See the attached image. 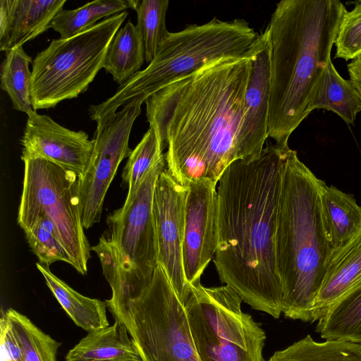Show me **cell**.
Wrapping results in <instances>:
<instances>
[{"instance_id":"f1b7e54d","label":"cell","mask_w":361,"mask_h":361,"mask_svg":"<svg viewBox=\"0 0 361 361\" xmlns=\"http://www.w3.org/2000/svg\"><path fill=\"white\" fill-rule=\"evenodd\" d=\"M168 0H137L134 10L137 13L136 27L144 42L145 61L149 63L169 32L166 27Z\"/></svg>"},{"instance_id":"277c9868","label":"cell","mask_w":361,"mask_h":361,"mask_svg":"<svg viewBox=\"0 0 361 361\" xmlns=\"http://www.w3.org/2000/svg\"><path fill=\"white\" fill-rule=\"evenodd\" d=\"M322 181L290 148L278 204L276 264L282 288V314L304 322H314V301L333 253L322 220Z\"/></svg>"},{"instance_id":"4316f807","label":"cell","mask_w":361,"mask_h":361,"mask_svg":"<svg viewBox=\"0 0 361 361\" xmlns=\"http://www.w3.org/2000/svg\"><path fill=\"white\" fill-rule=\"evenodd\" d=\"M164 149L155 128L149 126L132 151L123 168L122 179L128 185V193L123 204L131 202L149 171L165 157Z\"/></svg>"},{"instance_id":"e0dca14e","label":"cell","mask_w":361,"mask_h":361,"mask_svg":"<svg viewBox=\"0 0 361 361\" xmlns=\"http://www.w3.org/2000/svg\"><path fill=\"white\" fill-rule=\"evenodd\" d=\"M361 287V230L343 247L334 253L316 297L313 320H319L342 298Z\"/></svg>"},{"instance_id":"3957f363","label":"cell","mask_w":361,"mask_h":361,"mask_svg":"<svg viewBox=\"0 0 361 361\" xmlns=\"http://www.w3.org/2000/svg\"><path fill=\"white\" fill-rule=\"evenodd\" d=\"M339 0H282L267 25L270 35L268 138L288 145L292 133L311 113L314 89L345 12Z\"/></svg>"},{"instance_id":"30bf717a","label":"cell","mask_w":361,"mask_h":361,"mask_svg":"<svg viewBox=\"0 0 361 361\" xmlns=\"http://www.w3.org/2000/svg\"><path fill=\"white\" fill-rule=\"evenodd\" d=\"M23 190L18 224L25 231L39 217L49 219L68 253L72 267L85 275L91 247L80 215L79 176L47 159L21 157Z\"/></svg>"},{"instance_id":"4dcf8cb0","label":"cell","mask_w":361,"mask_h":361,"mask_svg":"<svg viewBox=\"0 0 361 361\" xmlns=\"http://www.w3.org/2000/svg\"><path fill=\"white\" fill-rule=\"evenodd\" d=\"M334 44L335 58L348 61L361 55V1L345 12Z\"/></svg>"},{"instance_id":"cb8c5ba5","label":"cell","mask_w":361,"mask_h":361,"mask_svg":"<svg viewBox=\"0 0 361 361\" xmlns=\"http://www.w3.org/2000/svg\"><path fill=\"white\" fill-rule=\"evenodd\" d=\"M267 361H361V344L341 340L317 342L308 334L276 351Z\"/></svg>"},{"instance_id":"d4e9b609","label":"cell","mask_w":361,"mask_h":361,"mask_svg":"<svg viewBox=\"0 0 361 361\" xmlns=\"http://www.w3.org/2000/svg\"><path fill=\"white\" fill-rule=\"evenodd\" d=\"M32 58L23 46L6 52L1 65V88L9 96L13 108L27 115L35 111L32 102Z\"/></svg>"},{"instance_id":"ba28073f","label":"cell","mask_w":361,"mask_h":361,"mask_svg":"<svg viewBox=\"0 0 361 361\" xmlns=\"http://www.w3.org/2000/svg\"><path fill=\"white\" fill-rule=\"evenodd\" d=\"M128 16L123 11L75 36L53 39L32 63L33 109L54 108L85 92L104 66L110 42Z\"/></svg>"},{"instance_id":"ffe728a7","label":"cell","mask_w":361,"mask_h":361,"mask_svg":"<svg viewBox=\"0 0 361 361\" xmlns=\"http://www.w3.org/2000/svg\"><path fill=\"white\" fill-rule=\"evenodd\" d=\"M36 267L61 307L78 327L90 332L109 326L105 301L85 296L54 274L48 267Z\"/></svg>"},{"instance_id":"9c48e42d","label":"cell","mask_w":361,"mask_h":361,"mask_svg":"<svg viewBox=\"0 0 361 361\" xmlns=\"http://www.w3.org/2000/svg\"><path fill=\"white\" fill-rule=\"evenodd\" d=\"M242 301L226 285L191 287L185 307L200 361H265V332Z\"/></svg>"},{"instance_id":"8992f818","label":"cell","mask_w":361,"mask_h":361,"mask_svg":"<svg viewBox=\"0 0 361 361\" xmlns=\"http://www.w3.org/2000/svg\"><path fill=\"white\" fill-rule=\"evenodd\" d=\"M105 302L114 320L128 330L144 361H200L185 304L159 264L142 290L111 294Z\"/></svg>"},{"instance_id":"484cf974","label":"cell","mask_w":361,"mask_h":361,"mask_svg":"<svg viewBox=\"0 0 361 361\" xmlns=\"http://www.w3.org/2000/svg\"><path fill=\"white\" fill-rule=\"evenodd\" d=\"M129 0H95L73 10L60 11L51 23V27L66 39L85 32L99 20L126 11Z\"/></svg>"},{"instance_id":"d6a6232c","label":"cell","mask_w":361,"mask_h":361,"mask_svg":"<svg viewBox=\"0 0 361 361\" xmlns=\"http://www.w3.org/2000/svg\"><path fill=\"white\" fill-rule=\"evenodd\" d=\"M350 80L361 97V55L348 63Z\"/></svg>"},{"instance_id":"6da1fadb","label":"cell","mask_w":361,"mask_h":361,"mask_svg":"<svg viewBox=\"0 0 361 361\" xmlns=\"http://www.w3.org/2000/svg\"><path fill=\"white\" fill-rule=\"evenodd\" d=\"M252 68L250 48L242 56L207 63L150 95L145 102L149 126L167 151L166 169L180 184H218L240 159L239 133Z\"/></svg>"},{"instance_id":"1f68e13d","label":"cell","mask_w":361,"mask_h":361,"mask_svg":"<svg viewBox=\"0 0 361 361\" xmlns=\"http://www.w3.org/2000/svg\"><path fill=\"white\" fill-rule=\"evenodd\" d=\"M0 361H25L11 325L2 313L0 319Z\"/></svg>"},{"instance_id":"5bb4252c","label":"cell","mask_w":361,"mask_h":361,"mask_svg":"<svg viewBox=\"0 0 361 361\" xmlns=\"http://www.w3.org/2000/svg\"><path fill=\"white\" fill-rule=\"evenodd\" d=\"M270 51V35L267 27L257 33L250 47L252 68L239 133L240 159L259 157L268 138Z\"/></svg>"},{"instance_id":"ac0fdd59","label":"cell","mask_w":361,"mask_h":361,"mask_svg":"<svg viewBox=\"0 0 361 361\" xmlns=\"http://www.w3.org/2000/svg\"><path fill=\"white\" fill-rule=\"evenodd\" d=\"M320 208L323 227L333 255L361 230V206L353 195L327 185L323 180Z\"/></svg>"},{"instance_id":"8fae6325","label":"cell","mask_w":361,"mask_h":361,"mask_svg":"<svg viewBox=\"0 0 361 361\" xmlns=\"http://www.w3.org/2000/svg\"><path fill=\"white\" fill-rule=\"evenodd\" d=\"M147 99L138 96L108 118L97 122L92 139L93 150L85 171L79 177L80 215L85 229L100 221L104 198L118 166L133 151L128 146L131 129Z\"/></svg>"},{"instance_id":"9a60e30c","label":"cell","mask_w":361,"mask_h":361,"mask_svg":"<svg viewBox=\"0 0 361 361\" xmlns=\"http://www.w3.org/2000/svg\"><path fill=\"white\" fill-rule=\"evenodd\" d=\"M21 157H40L80 177L89 163L94 142L82 131L59 125L47 115L35 111L27 114Z\"/></svg>"},{"instance_id":"44dd1931","label":"cell","mask_w":361,"mask_h":361,"mask_svg":"<svg viewBox=\"0 0 361 361\" xmlns=\"http://www.w3.org/2000/svg\"><path fill=\"white\" fill-rule=\"evenodd\" d=\"M316 109L331 111L348 125H354L361 111V97L350 80L344 79L331 61L314 89L310 103L311 112Z\"/></svg>"},{"instance_id":"7c38bea8","label":"cell","mask_w":361,"mask_h":361,"mask_svg":"<svg viewBox=\"0 0 361 361\" xmlns=\"http://www.w3.org/2000/svg\"><path fill=\"white\" fill-rule=\"evenodd\" d=\"M187 190V187L179 183L166 168L157 180L153 198L157 262L184 304L191 292L183 264Z\"/></svg>"},{"instance_id":"52a82bcc","label":"cell","mask_w":361,"mask_h":361,"mask_svg":"<svg viewBox=\"0 0 361 361\" xmlns=\"http://www.w3.org/2000/svg\"><path fill=\"white\" fill-rule=\"evenodd\" d=\"M166 168L164 157L147 174L131 202L108 216L109 235L91 247L112 292H138L153 276L158 264L153 198L157 180Z\"/></svg>"},{"instance_id":"5b68a950","label":"cell","mask_w":361,"mask_h":361,"mask_svg":"<svg viewBox=\"0 0 361 361\" xmlns=\"http://www.w3.org/2000/svg\"><path fill=\"white\" fill-rule=\"evenodd\" d=\"M244 19L221 20L214 18L202 25H190L170 32L160 44L153 60L106 101L91 105L90 118L102 121L138 96L150 95L204 65L228 56L245 54L256 39Z\"/></svg>"},{"instance_id":"2e32d148","label":"cell","mask_w":361,"mask_h":361,"mask_svg":"<svg viewBox=\"0 0 361 361\" xmlns=\"http://www.w3.org/2000/svg\"><path fill=\"white\" fill-rule=\"evenodd\" d=\"M66 0H1L0 49L6 52L51 27Z\"/></svg>"},{"instance_id":"d6986e66","label":"cell","mask_w":361,"mask_h":361,"mask_svg":"<svg viewBox=\"0 0 361 361\" xmlns=\"http://www.w3.org/2000/svg\"><path fill=\"white\" fill-rule=\"evenodd\" d=\"M65 361L144 360L126 328L115 321L112 325L88 332L67 353Z\"/></svg>"},{"instance_id":"7a4b0ae2","label":"cell","mask_w":361,"mask_h":361,"mask_svg":"<svg viewBox=\"0 0 361 361\" xmlns=\"http://www.w3.org/2000/svg\"><path fill=\"white\" fill-rule=\"evenodd\" d=\"M288 145L269 142L254 159H238L217 184L218 245L214 262L221 283L253 309L275 319L283 294L275 237Z\"/></svg>"},{"instance_id":"4fadbf2b","label":"cell","mask_w":361,"mask_h":361,"mask_svg":"<svg viewBox=\"0 0 361 361\" xmlns=\"http://www.w3.org/2000/svg\"><path fill=\"white\" fill-rule=\"evenodd\" d=\"M185 204L183 264L190 287L200 284L201 276L215 256L218 245L217 184L202 180L189 183Z\"/></svg>"},{"instance_id":"83f0119b","label":"cell","mask_w":361,"mask_h":361,"mask_svg":"<svg viewBox=\"0 0 361 361\" xmlns=\"http://www.w3.org/2000/svg\"><path fill=\"white\" fill-rule=\"evenodd\" d=\"M25 361H57L61 343L37 327L28 317L9 308L4 312Z\"/></svg>"},{"instance_id":"7402d4cb","label":"cell","mask_w":361,"mask_h":361,"mask_svg":"<svg viewBox=\"0 0 361 361\" xmlns=\"http://www.w3.org/2000/svg\"><path fill=\"white\" fill-rule=\"evenodd\" d=\"M145 61L144 42L136 25L128 20L110 42L103 68L121 86L140 71Z\"/></svg>"},{"instance_id":"603a6c76","label":"cell","mask_w":361,"mask_h":361,"mask_svg":"<svg viewBox=\"0 0 361 361\" xmlns=\"http://www.w3.org/2000/svg\"><path fill=\"white\" fill-rule=\"evenodd\" d=\"M326 340H341L361 344V287L335 303L316 326Z\"/></svg>"},{"instance_id":"f546056e","label":"cell","mask_w":361,"mask_h":361,"mask_svg":"<svg viewBox=\"0 0 361 361\" xmlns=\"http://www.w3.org/2000/svg\"><path fill=\"white\" fill-rule=\"evenodd\" d=\"M24 233L30 247L39 259V263L49 267L54 262L62 261L72 266V260L54 224L49 219L39 217Z\"/></svg>"}]
</instances>
